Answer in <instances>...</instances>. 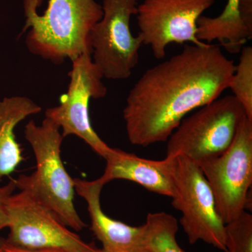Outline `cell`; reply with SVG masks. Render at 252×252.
I'll use <instances>...</instances> for the list:
<instances>
[{"label": "cell", "mask_w": 252, "mask_h": 252, "mask_svg": "<svg viewBox=\"0 0 252 252\" xmlns=\"http://www.w3.org/2000/svg\"><path fill=\"white\" fill-rule=\"evenodd\" d=\"M235 67L220 46L190 44L147 69L130 89L123 112L129 142L140 147L166 142L189 113L228 89Z\"/></svg>", "instance_id": "cell-1"}, {"label": "cell", "mask_w": 252, "mask_h": 252, "mask_svg": "<svg viewBox=\"0 0 252 252\" xmlns=\"http://www.w3.org/2000/svg\"><path fill=\"white\" fill-rule=\"evenodd\" d=\"M42 0H23L26 43L32 54L60 64L90 54V33L103 15L94 0H49L44 14L37 7Z\"/></svg>", "instance_id": "cell-2"}, {"label": "cell", "mask_w": 252, "mask_h": 252, "mask_svg": "<svg viewBox=\"0 0 252 252\" xmlns=\"http://www.w3.org/2000/svg\"><path fill=\"white\" fill-rule=\"evenodd\" d=\"M24 135L35 157L36 170L16 179V188L26 190L49 207L68 228L81 231L87 225L76 210L74 179L61 158L64 137L61 129L45 117L40 126L32 120L28 122Z\"/></svg>", "instance_id": "cell-3"}, {"label": "cell", "mask_w": 252, "mask_h": 252, "mask_svg": "<svg viewBox=\"0 0 252 252\" xmlns=\"http://www.w3.org/2000/svg\"><path fill=\"white\" fill-rule=\"evenodd\" d=\"M172 184V205L182 214L180 223L189 243L198 241L225 250V223L201 169L185 156L165 158Z\"/></svg>", "instance_id": "cell-4"}, {"label": "cell", "mask_w": 252, "mask_h": 252, "mask_svg": "<svg viewBox=\"0 0 252 252\" xmlns=\"http://www.w3.org/2000/svg\"><path fill=\"white\" fill-rule=\"evenodd\" d=\"M247 117L233 94L219 97L185 118L167 142L166 157L185 156L197 164L221 155Z\"/></svg>", "instance_id": "cell-5"}, {"label": "cell", "mask_w": 252, "mask_h": 252, "mask_svg": "<svg viewBox=\"0 0 252 252\" xmlns=\"http://www.w3.org/2000/svg\"><path fill=\"white\" fill-rule=\"evenodd\" d=\"M198 165L213 193L225 224L238 219L249 205L252 185V121L245 117L228 149Z\"/></svg>", "instance_id": "cell-6"}, {"label": "cell", "mask_w": 252, "mask_h": 252, "mask_svg": "<svg viewBox=\"0 0 252 252\" xmlns=\"http://www.w3.org/2000/svg\"><path fill=\"white\" fill-rule=\"evenodd\" d=\"M9 235L6 240L26 250H61L68 252H102L69 230L49 207L26 190L8 202Z\"/></svg>", "instance_id": "cell-7"}, {"label": "cell", "mask_w": 252, "mask_h": 252, "mask_svg": "<svg viewBox=\"0 0 252 252\" xmlns=\"http://www.w3.org/2000/svg\"><path fill=\"white\" fill-rule=\"evenodd\" d=\"M138 0H103V15L90 33L91 57L104 78L128 79L139 63L143 45L130 31V18L137 14Z\"/></svg>", "instance_id": "cell-8"}, {"label": "cell", "mask_w": 252, "mask_h": 252, "mask_svg": "<svg viewBox=\"0 0 252 252\" xmlns=\"http://www.w3.org/2000/svg\"><path fill=\"white\" fill-rule=\"evenodd\" d=\"M72 63L67 94L62 96L59 105L46 109L45 117L59 126L64 138L77 136L105 159L114 148L94 130L89 109L91 99L102 98L107 94V87L102 82L103 74L90 54L81 55Z\"/></svg>", "instance_id": "cell-9"}, {"label": "cell", "mask_w": 252, "mask_h": 252, "mask_svg": "<svg viewBox=\"0 0 252 252\" xmlns=\"http://www.w3.org/2000/svg\"><path fill=\"white\" fill-rule=\"evenodd\" d=\"M215 0H144L137 6L139 35L154 57L161 60L172 43L203 46L197 38V22Z\"/></svg>", "instance_id": "cell-10"}, {"label": "cell", "mask_w": 252, "mask_h": 252, "mask_svg": "<svg viewBox=\"0 0 252 252\" xmlns=\"http://www.w3.org/2000/svg\"><path fill=\"white\" fill-rule=\"evenodd\" d=\"M74 183L76 193L87 203L91 230L102 244V251L149 252L144 247L142 225L132 226L111 218L102 210L100 195L105 184L99 177L93 181L74 178Z\"/></svg>", "instance_id": "cell-11"}, {"label": "cell", "mask_w": 252, "mask_h": 252, "mask_svg": "<svg viewBox=\"0 0 252 252\" xmlns=\"http://www.w3.org/2000/svg\"><path fill=\"white\" fill-rule=\"evenodd\" d=\"M105 160V170L100 177L105 185L112 180L131 181L149 191L171 198V180L165 158L150 160L114 148Z\"/></svg>", "instance_id": "cell-12"}, {"label": "cell", "mask_w": 252, "mask_h": 252, "mask_svg": "<svg viewBox=\"0 0 252 252\" xmlns=\"http://www.w3.org/2000/svg\"><path fill=\"white\" fill-rule=\"evenodd\" d=\"M41 107L24 96L0 99V183L13 173L24 160L15 129L23 120L39 114Z\"/></svg>", "instance_id": "cell-13"}, {"label": "cell", "mask_w": 252, "mask_h": 252, "mask_svg": "<svg viewBox=\"0 0 252 252\" xmlns=\"http://www.w3.org/2000/svg\"><path fill=\"white\" fill-rule=\"evenodd\" d=\"M240 0H228L218 16H200L197 22L199 40L209 44L218 41L230 54L240 52L252 38V32L245 26L240 16Z\"/></svg>", "instance_id": "cell-14"}, {"label": "cell", "mask_w": 252, "mask_h": 252, "mask_svg": "<svg viewBox=\"0 0 252 252\" xmlns=\"http://www.w3.org/2000/svg\"><path fill=\"white\" fill-rule=\"evenodd\" d=\"M143 227V241L149 252H186L177 240L178 221L167 212L149 213Z\"/></svg>", "instance_id": "cell-15"}, {"label": "cell", "mask_w": 252, "mask_h": 252, "mask_svg": "<svg viewBox=\"0 0 252 252\" xmlns=\"http://www.w3.org/2000/svg\"><path fill=\"white\" fill-rule=\"evenodd\" d=\"M240 52L228 89L243 106L247 117L252 121V48L243 46Z\"/></svg>", "instance_id": "cell-16"}, {"label": "cell", "mask_w": 252, "mask_h": 252, "mask_svg": "<svg viewBox=\"0 0 252 252\" xmlns=\"http://www.w3.org/2000/svg\"><path fill=\"white\" fill-rule=\"evenodd\" d=\"M221 252H252V215L244 212L225 225V250Z\"/></svg>", "instance_id": "cell-17"}, {"label": "cell", "mask_w": 252, "mask_h": 252, "mask_svg": "<svg viewBox=\"0 0 252 252\" xmlns=\"http://www.w3.org/2000/svg\"><path fill=\"white\" fill-rule=\"evenodd\" d=\"M16 189L17 188L14 179L10 180L6 185L0 187V230L8 228L9 225L8 202Z\"/></svg>", "instance_id": "cell-18"}, {"label": "cell", "mask_w": 252, "mask_h": 252, "mask_svg": "<svg viewBox=\"0 0 252 252\" xmlns=\"http://www.w3.org/2000/svg\"><path fill=\"white\" fill-rule=\"evenodd\" d=\"M240 14L244 24L252 32V0H240Z\"/></svg>", "instance_id": "cell-19"}, {"label": "cell", "mask_w": 252, "mask_h": 252, "mask_svg": "<svg viewBox=\"0 0 252 252\" xmlns=\"http://www.w3.org/2000/svg\"><path fill=\"white\" fill-rule=\"evenodd\" d=\"M0 252H68L61 250H26L15 247L8 243L6 238H0Z\"/></svg>", "instance_id": "cell-20"}, {"label": "cell", "mask_w": 252, "mask_h": 252, "mask_svg": "<svg viewBox=\"0 0 252 252\" xmlns=\"http://www.w3.org/2000/svg\"><path fill=\"white\" fill-rule=\"evenodd\" d=\"M102 252H105L102 251ZM107 252H130L125 251V250H115V251Z\"/></svg>", "instance_id": "cell-21"}]
</instances>
